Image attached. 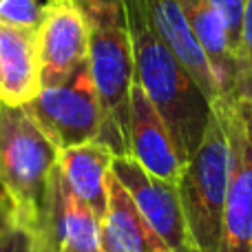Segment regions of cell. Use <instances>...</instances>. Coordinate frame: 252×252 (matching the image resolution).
<instances>
[{
    "mask_svg": "<svg viewBox=\"0 0 252 252\" xmlns=\"http://www.w3.org/2000/svg\"><path fill=\"white\" fill-rule=\"evenodd\" d=\"M27 111L60 153L95 142L102 130V104L91 60L75 66L60 82L42 87Z\"/></svg>",
    "mask_w": 252,
    "mask_h": 252,
    "instance_id": "5b68a950",
    "label": "cell"
},
{
    "mask_svg": "<svg viewBox=\"0 0 252 252\" xmlns=\"http://www.w3.org/2000/svg\"><path fill=\"white\" fill-rule=\"evenodd\" d=\"M42 87L64 80L89 60V27L75 0H47L38 29Z\"/></svg>",
    "mask_w": 252,
    "mask_h": 252,
    "instance_id": "9c48e42d",
    "label": "cell"
},
{
    "mask_svg": "<svg viewBox=\"0 0 252 252\" xmlns=\"http://www.w3.org/2000/svg\"><path fill=\"white\" fill-rule=\"evenodd\" d=\"M44 4L40 0H0V22L18 29L38 31L42 25Z\"/></svg>",
    "mask_w": 252,
    "mask_h": 252,
    "instance_id": "e0dca14e",
    "label": "cell"
},
{
    "mask_svg": "<svg viewBox=\"0 0 252 252\" xmlns=\"http://www.w3.org/2000/svg\"><path fill=\"white\" fill-rule=\"evenodd\" d=\"M40 91L38 31L0 22V106H27Z\"/></svg>",
    "mask_w": 252,
    "mask_h": 252,
    "instance_id": "8fae6325",
    "label": "cell"
},
{
    "mask_svg": "<svg viewBox=\"0 0 252 252\" xmlns=\"http://www.w3.org/2000/svg\"><path fill=\"white\" fill-rule=\"evenodd\" d=\"M111 173L133 197L139 213L173 252H197L188 232L177 184L151 175L133 157H113Z\"/></svg>",
    "mask_w": 252,
    "mask_h": 252,
    "instance_id": "52a82bcc",
    "label": "cell"
},
{
    "mask_svg": "<svg viewBox=\"0 0 252 252\" xmlns=\"http://www.w3.org/2000/svg\"><path fill=\"white\" fill-rule=\"evenodd\" d=\"M151 16L155 20V27L159 29L161 38L168 42L173 53L179 58L190 78L197 82L210 104L217 102V84H215L213 71L201 51L199 42L195 40L190 27H188L186 13H184L179 0H146Z\"/></svg>",
    "mask_w": 252,
    "mask_h": 252,
    "instance_id": "9a60e30c",
    "label": "cell"
},
{
    "mask_svg": "<svg viewBox=\"0 0 252 252\" xmlns=\"http://www.w3.org/2000/svg\"><path fill=\"white\" fill-rule=\"evenodd\" d=\"M16 223H18L16 206H13L11 197L4 192V188L0 186V237H2L11 226H16Z\"/></svg>",
    "mask_w": 252,
    "mask_h": 252,
    "instance_id": "ffe728a7",
    "label": "cell"
},
{
    "mask_svg": "<svg viewBox=\"0 0 252 252\" xmlns=\"http://www.w3.org/2000/svg\"><path fill=\"white\" fill-rule=\"evenodd\" d=\"M100 244L102 252H173L113 173L109 175V208L100 226Z\"/></svg>",
    "mask_w": 252,
    "mask_h": 252,
    "instance_id": "7c38bea8",
    "label": "cell"
},
{
    "mask_svg": "<svg viewBox=\"0 0 252 252\" xmlns=\"http://www.w3.org/2000/svg\"><path fill=\"white\" fill-rule=\"evenodd\" d=\"M228 177H230V144L226 120L219 106H213L206 133L197 151L184 164L177 182L179 201L188 232L197 252H217L223 228Z\"/></svg>",
    "mask_w": 252,
    "mask_h": 252,
    "instance_id": "277c9868",
    "label": "cell"
},
{
    "mask_svg": "<svg viewBox=\"0 0 252 252\" xmlns=\"http://www.w3.org/2000/svg\"><path fill=\"white\" fill-rule=\"evenodd\" d=\"M210 2H213V7L219 11L223 25H226L228 40H230V47H232L235 58H237V47H239V40H241L246 2H248V0H210Z\"/></svg>",
    "mask_w": 252,
    "mask_h": 252,
    "instance_id": "ac0fdd59",
    "label": "cell"
},
{
    "mask_svg": "<svg viewBox=\"0 0 252 252\" xmlns=\"http://www.w3.org/2000/svg\"><path fill=\"white\" fill-rule=\"evenodd\" d=\"M179 4L186 13L192 35L199 42L210 64L215 84H217V102L235 100L237 58L219 11L213 7L210 0H179Z\"/></svg>",
    "mask_w": 252,
    "mask_h": 252,
    "instance_id": "4fadbf2b",
    "label": "cell"
},
{
    "mask_svg": "<svg viewBox=\"0 0 252 252\" xmlns=\"http://www.w3.org/2000/svg\"><path fill=\"white\" fill-rule=\"evenodd\" d=\"M102 221L89 206H84L53 168L44 199L42 217L33 232L40 252H102Z\"/></svg>",
    "mask_w": 252,
    "mask_h": 252,
    "instance_id": "ba28073f",
    "label": "cell"
},
{
    "mask_svg": "<svg viewBox=\"0 0 252 252\" xmlns=\"http://www.w3.org/2000/svg\"><path fill=\"white\" fill-rule=\"evenodd\" d=\"M60 151L27 106H0V186L16 206L18 223L35 232Z\"/></svg>",
    "mask_w": 252,
    "mask_h": 252,
    "instance_id": "3957f363",
    "label": "cell"
},
{
    "mask_svg": "<svg viewBox=\"0 0 252 252\" xmlns=\"http://www.w3.org/2000/svg\"><path fill=\"white\" fill-rule=\"evenodd\" d=\"M75 4L89 27V60L102 104L97 142L106 144L115 157H128V95L135 64L122 0H75Z\"/></svg>",
    "mask_w": 252,
    "mask_h": 252,
    "instance_id": "7a4b0ae2",
    "label": "cell"
},
{
    "mask_svg": "<svg viewBox=\"0 0 252 252\" xmlns=\"http://www.w3.org/2000/svg\"><path fill=\"white\" fill-rule=\"evenodd\" d=\"M235 100H246L252 104V0L246 2L244 29L237 47V84Z\"/></svg>",
    "mask_w": 252,
    "mask_h": 252,
    "instance_id": "2e32d148",
    "label": "cell"
},
{
    "mask_svg": "<svg viewBox=\"0 0 252 252\" xmlns=\"http://www.w3.org/2000/svg\"><path fill=\"white\" fill-rule=\"evenodd\" d=\"M0 252H40V250L29 228L16 223L0 237Z\"/></svg>",
    "mask_w": 252,
    "mask_h": 252,
    "instance_id": "d6986e66",
    "label": "cell"
},
{
    "mask_svg": "<svg viewBox=\"0 0 252 252\" xmlns=\"http://www.w3.org/2000/svg\"><path fill=\"white\" fill-rule=\"evenodd\" d=\"M213 106L221 109L230 144V177L217 252H252V104L230 100Z\"/></svg>",
    "mask_w": 252,
    "mask_h": 252,
    "instance_id": "8992f818",
    "label": "cell"
},
{
    "mask_svg": "<svg viewBox=\"0 0 252 252\" xmlns=\"http://www.w3.org/2000/svg\"><path fill=\"white\" fill-rule=\"evenodd\" d=\"M122 11L130 38L135 78L164 118L179 159L186 164L204 137L213 104L161 38L146 0H122Z\"/></svg>",
    "mask_w": 252,
    "mask_h": 252,
    "instance_id": "6da1fadb",
    "label": "cell"
},
{
    "mask_svg": "<svg viewBox=\"0 0 252 252\" xmlns=\"http://www.w3.org/2000/svg\"><path fill=\"white\" fill-rule=\"evenodd\" d=\"M128 142L130 157L144 166L151 175L164 182L177 184L182 177L184 161L175 148L173 135L148 93L133 78L128 95Z\"/></svg>",
    "mask_w": 252,
    "mask_h": 252,
    "instance_id": "30bf717a",
    "label": "cell"
},
{
    "mask_svg": "<svg viewBox=\"0 0 252 252\" xmlns=\"http://www.w3.org/2000/svg\"><path fill=\"white\" fill-rule=\"evenodd\" d=\"M113 157V151L97 139L66 148L58 157V168L69 190L89 206L100 221L109 208V175Z\"/></svg>",
    "mask_w": 252,
    "mask_h": 252,
    "instance_id": "5bb4252c",
    "label": "cell"
}]
</instances>
